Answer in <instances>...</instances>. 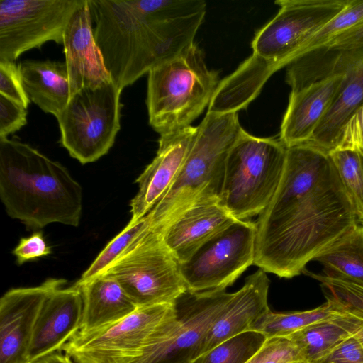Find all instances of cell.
<instances>
[{"label": "cell", "instance_id": "cell-33", "mask_svg": "<svg viewBox=\"0 0 363 363\" xmlns=\"http://www.w3.org/2000/svg\"><path fill=\"white\" fill-rule=\"evenodd\" d=\"M25 107L0 94V138H7L27 123Z\"/></svg>", "mask_w": 363, "mask_h": 363}, {"label": "cell", "instance_id": "cell-9", "mask_svg": "<svg viewBox=\"0 0 363 363\" xmlns=\"http://www.w3.org/2000/svg\"><path fill=\"white\" fill-rule=\"evenodd\" d=\"M104 273L118 281L138 308L175 304L188 291L179 262L149 223Z\"/></svg>", "mask_w": 363, "mask_h": 363}, {"label": "cell", "instance_id": "cell-11", "mask_svg": "<svg viewBox=\"0 0 363 363\" xmlns=\"http://www.w3.org/2000/svg\"><path fill=\"white\" fill-rule=\"evenodd\" d=\"M177 317L175 304L138 307L111 325L79 331L62 351L75 363H133L150 340Z\"/></svg>", "mask_w": 363, "mask_h": 363}, {"label": "cell", "instance_id": "cell-3", "mask_svg": "<svg viewBox=\"0 0 363 363\" xmlns=\"http://www.w3.org/2000/svg\"><path fill=\"white\" fill-rule=\"evenodd\" d=\"M0 198L27 229L58 223L77 227L82 189L60 162L17 140L0 138Z\"/></svg>", "mask_w": 363, "mask_h": 363}, {"label": "cell", "instance_id": "cell-37", "mask_svg": "<svg viewBox=\"0 0 363 363\" xmlns=\"http://www.w3.org/2000/svg\"><path fill=\"white\" fill-rule=\"evenodd\" d=\"M360 45H363V23L337 35L325 46L335 49H343Z\"/></svg>", "mask_w": 363, "mask_h": 363}, {"label": "cell", "instance_id": "cell-28", "mask_svg": "<svg viewBox=\"0 0 363 363\" xmlns=\"http://www.w3.org/2000/svg\"><path fill=\"white\" fill-rule=\"evenodd\" d=\"M267 340L262 333L250 330L220 343L191 363H246Z\"/></svg>", "mask_w": 363, "mask_h": 363}, {"label": "cell", "instance_id": "cell-34", "mask_svg": "<svg viewBox=\"0 0 363 363\" xmlns=\"http://www.w3.org/2000/svg\"><path fill=\"white\" fill-rule=\"evenodd\" d=\"M12 253L16 258L17 264L21 265L26 262L47 256L52 253V250L42 231L38 230L29 237L21 238Z\"/></svg>", "mask_w": 363, "mask_h": 363}, {"label": "cell", "instance_id": "cell-38", "mask_svg": "<svg viewBox=\"0 0 363 363\" xmlns=\"http://www.w3.org/2000/svg\"><path fill=\"white\" fill-rule=\"evenodd\" d=\"M278 338L267 339L262 347L246 363H263L275 347Z\"/></svg>", "mask_w": 363, "mask_h": 363}, {"label": "cell", "instance_id": "cell-4", "mask_svg": "<svg viewBox=\"0 0 363 363\" xmlns=\"http://www.w3.org/2000/svg\"><path fill=\"white\" fill-rule=\"evenodd\" d=\"M350 0H278L277 15L255 34L252 54L226 78L215 93L225 109L238 112L259 94L267 79L287 67L315 32L336 16Z\"/></svg>", "mask_w": 363, "mask_h": 363}, {"label": "cell", "instance_id": "cell-30", "mask_svg": "<svg viewBox=\"0 0 363 363\" xmlns=\"http://www.w3.org/2000/svg\"><path fill=\"white\" fill-rule=\"evenodd\" d=\"M320 282L326 300L339 311L363 320V287L357 284L306 272Z\"/></svg>", "mask_w": 363, "mask_h": 363}, {"label": "cell", "instance_id": "cell-5", "mask_svg": "<svg viewBox=\"0 0 363 363\" xmlns=\"http://www.w3.org/2000/svg\"><path fill=\"white\" fill-rule=\"evenodd\" d=\"M185 162L172 186L146 215L159 233L187 210L220 201L228 154L245 130L238 113L207 112Z\"/></svg>", "mask_w": 363, "mask_h": 363}, {"label": "cell", "instance_id": "cell-32", "mask_svg": "<svg viewBox=\"0 0 363 363\" xmlns=\"http://www.w3.org/2000/svg\"><path fill=\"white\" fill-rule=\"evenodd\" d=\"M0 94L26 109L30 102L24 89L18 65L15 62L0 61Z\"/></svg>", "mask_w": 363, "mask_h": 363}, {"label": "cell", "instance_id": "cell-20", "mask_svg": "<svg viewBox=\"0 0 363 363\" xmlns=\"http://www.w3.org/2000/svg\"><path fill=\"white\" fill-rule=\"evenodd\" d=\"M269 284L266 272L260 269L245 279L242 287L234 292L223 313L207 332L197 358L226 340L250 330L256 320L271 311Z\"/></svg>", "mask_w": 363, "mask_h": 363}, {"label": "cell", "instance_id": "cell-6", "mask_svg": "<svg viewBox=\"0 0 363 363\" xmlns=\"http://www.w3.org/2000/svg\"><path fill=\"white\" fill-rule=\"evenodd\" d=\"M220 80L196 43L148 72L150 125L160 136L191 126L209 105Z\"/></svg>", "mask_w": 363, "mask_h": 363}, {"label": "cell", "instance_id": "cell-25", "mask_svg": "<svg viewBox=\"0 0 363 363\" xmlns=\"http://www.w3.org/2000/svg\"><path fill=\"white\" fill-rule=\"evenodd\" d=\"M321 275L363 287V225L359 223L315 259Z\"/></svg>", "mask_w": 363, "mask_h": 363}, {"label": "cell", "instance_id": "cell-40", "mask_svg": "<svg viewBox=\"0 0 363 363\" xmlns=\"http://www.w3.org/2000/svg\"><path fill=\"white\" fill-rule=\"evenodd\" d=\"M354 335L357 338L363 347V320L361 319H359L358 327Z\"/></svg>", "mask_w": 363, "mask_h": 363}, {"label": "cell", "instance_id": "cell-22", "mask_svg": "<svg viewBox=\"0 0 363 363\" xmlns=\"http://www.w3.org/2000/svg\"><path fill=\"white\" fill-rule=\"evenodd\" d=\"M74 285L81 292L83 303L80 332L111 325L138 308L118 281L108 274Z\"/></svg>", "mask_w": 363, "mask_h": 363}, {"label": "cell", "instance_id": "cell-18", "mask_svg": "<svg viewBox=\"0 0 363 363\" xmlns=\"http://www.w3.org/2000/svg\"><path fill=\"white\" fill-rule=\"evenodd\" d=\"M82 298L74 284L59 288L46 299L38 318L29 350V363L62 351L80 330Z\"/></svg>", "mask_w": 363, "mask_h": 363}, {"label": "cell", "instance_id": "cell-10", "mask_svg": "<svg viewBox=\"0 0 363 363\" xmlns=\"http://www.w3.org/2000/svg\"><path fill=\"white\" fill-rule=\"evenodd\" d=\"M122 89L113 81L76 92L57 118L60 143L81 164L108 152L121 129Z\"/></svg>", "mask_w": 363, "mask_h": 363}, {"label": "cell", "instance_id": "cell-41", "mask_svg": "<svg viewBox=\"0 0 363 363\" xmlns=\"http://www.w3.org/2000/svg\"><path fill=\"white\" fill-rule=\"evenodd\" d=\"M301 363H303V362H301Z\"/></svg>", "mask_w": 363, "mask_h": 363}, {"label": "cell", "instance_id": "cell-8", "mask_svg": "<svg viewBox=\"0 0 363 363\" xmlns=\"http://www.w3.org/2000/svg\"><path fill=\"white\" fill-rule=\"evenodd\" d=\"M342 81L335 100L309 142L327 153L339 147L342 131L363 106V45L343 49L323 46L287 66L286 82L291 91L335 74Z\"/></svg>", "mask_w": 363, "mask_h": 363}, {"label": "cell", "instance_id": "cell-1", "mask_svg": "<svg viewBox=\"0 0 363 363\" xmlns=\"http://www.w3.org/2000/svg\"><path fill=\"white\" fill-rule=\"evenodd\" d=\"M359 223L328 153L288 147L278 188L255 221L254 265L293 278Z\"/></svg>", "mask_w": 363, "mask_h": 363}, {"label": "cell", "instance_id": "cell-13", "mask_svg": "<svg viewBox=\"0 0 363 363\" xmlns=\"http://www.w3.org/2000/svg\"><path fill=\"white\" fill-rule=\"evenodd\" d=\"M256 224L237 220L203 244L180 272L188 291L225 290L254 264Z\"/></svg>", "mask_w": 363, "mask_h": 363}, {"label": "cell", "instance_id": "cell-2", "mask_svg": "<svg viewBox=\"0 0 363 363\" xmlns=\"http://www.w3.org/2000/svg\"><path fill=\"white\" fill-rule=\"evenodd\" d=\"M94 35L113 82L133 84L194 43L203 0H89Z\"/></svg>", "mask_w": 363, "mask_h": 363}, {"label": "cell", "instance_id": "cell-14", "mask_svg": "<svg viewBox=\"0 0 363 363\" xmlns=\"http://www.w3.org/2000/svg\"><path fill=\"white\" fill-rule=\"evenodd\" d=\"M84 0H0V61L46 42L63 44L66 27Z\"/></svg>", "mask_w": 363, "mask_h": 363}, {"label": "cell", "instance_id": "cell-19", "mask_svg": "<svg viewBox=\"0 0 363 363\" xmlns=\"http://www.w3.org/2000/svg\"><path fill=\"white\" fill-rule=\"evenodd\" d=\"M342 81V74H335L291 91L279 137L286 147L309 142L332 106Z\"/></svg>", "mask_w": 363, "mask_h": 363}, {"label": "cell", "instance_id": "cell-26", "mask_svg": "<svg viewBox=\"0 0 363 363\" xmlns=\"http://www.w3.org/2000/svg\"><path fill=\"white\" fill-rule=\"evenodd\" d=\"M339 313L328 301L315 308L307 311L286 313L270 311L256 320L250 330L262 333L267 339L286 337L306 326L334 317Z\"/></svg>", "mask_w": 363, "mask_h": 363}, {"label": "cell", "instance_id": "cell-21", "mask_svg": "<svg viewBox=\"0 0 363 363\" xmlns=\"http://www.w3.org/2000/svg\"><path fill=\"white\" fill-rule=\"evenodd\" d=\"M237 220L220 201L211 202L187 210L157 233L182 264L206 241Z\"/></svg>", "mask_w": 363, "mask_h": 363}, {"label": "cell", "instance_id": "cell-36", "mask_svg": "<svg viewBox=\"0 0 363 363\" xmlns=\"http://www.w3.org/2000/svg\"><path fill=\"white\" fill-rule=\"evenodd\" d=\"M296 347L287 338L279 337L277 343L263 363H301Z\"/></svg>", "mask_w": 363, "mask_h": 363}, {"label": "cell", "instance_id": "cell-29", "mask_svg": "<svg viewBox=\"0 0 363 363\" xmlns=\"http://www.w3.org/2000/svg\"><path fill=\"white\" fill-rule=\"evenodd\" d=\"M362 23L363 0H350L343 10L304 42L295 53L293 61L325 46L337 35Z\"/></svg>", "mask_w": 363, "mask_h": 363}, {"label": "cell", "instance_id": "cell-7", "mask_svg": "<svg viewBox=\"0 0 363 363\" xmlns=\"http://www.w3.org/2000/svg\"><path fill=\"white\" fill-rule=\"evenodd\" d=\"M286 157L279 138H259L245 130L226 158L220 204L238 220L259 216L278 188Z\"/></svg>", "mask_w": 363, "mask_h": 363}, {"label": "cell", "instance_id": "cell-17", "mask_svg": "<svg viewBox=\"0 0 363 363\" xmlns=\"http://www.w3.org/2000/svg\"><path fill=\"white\" fill-rule=\"evenodd\" d=\"M62 45L72 96L83 88H95L113 81L94 38L89 0H84L72 16Z\"/></svg>", "mask_w": 363, "mask_h": 363}, {"label": "cell", "instance_id": "cell-35", "mask_svg": "<svg viewBox=\"0 0 363 363\" xmlns=\"http://www.w3.org/2000/svg\"><path fill=\"white\" fill-rule=\"evenodd\" d=\"M314 363H363V347L353 335Z\"/></svg>", "mask_w": 363, "mask_h": 363}, {"label": "cell", "instance_id": "cell-31", "mask_svg": "<svg viewBox=\"0 0 363 363\" xmlns=\"http://www.w3.org/2000/svg\"><path fill=\"white\" fill-rule=\"evenodd\" d=\"M147 225L148 220L146 216L135 221L130 220L126 226L105 246L76 282H85L103 274Z\"/></svg>", "mask_w": 363, "mask_h": 363}, {"label": "cell", "instance_id": "cell-15", "mask_svg": "<svg viewBox=\"0 0 363 363\" xmlns=\"http://www.w3.org/2000/svg\"><path fill=\"white\" fill-rule=\"evenodd\" d=\"M66 282L50 278L36 286L11 289L1 296L0 363H29V350L44 303Z\"/></svg>", "mask_w": 363, "mask_h": 363}, {"label": "cell", "instance_id": "cell-27", "mask_svg": "<svg viewBox=\"0 0 363 363\" xmlns=\"http://www.w3.org/2000/svg\"><path fill=\"white\" fill-rule=\"evenodd\" d=\"M340 182L363 223V153L350 148H337L329 154Z\"/></svg>", "mask_w": 363, "mask_h": 363}, {"label": "cell", "instance_id": "cell-42", "mask_svg": "<svg viewBox=\"0 0 363 363\" xmlns=\"http://www.w3.org/2000/svg\"><path fill=\"white\" fill-rule=\"evenodd\" d=\"M362 225H363V223H362Z\"/></svg>", "mask_w": 363, "mask_h": 363}, {"label": "cell", "instance_id": "cell-16", "mask_svg": "<svg viewBox=\"0 0 363 363\" xmlns=\"http://www.w3.org/2000/svg\"><path fill=\"white\" fill-rule=\"evenodd\" d=\"M198 127L189 126L160 136L156 156L136 179L138 191L130 203L131 218L145 217L167 192L194 144Z\"/></svg>", "mask_w": 363, "mask_h": 363}, {"label": "cell", "instance_id": "cell-24", "mask_svg": "<svg viewBox=\"0 0 363 363\" xmlns=\"http://www.w3.org/2000/svg\"><path fill=\"white\" fill-rule=\"evenodd\" d=\"M359 318L341 312L313 323L286 337L298 349L303 363L325 357L357 330Z\"/></svg>", "mask_w": 363, "mask_h": 363}, {"label": "cell", "instance_id": "cell-12", "mask_svg": "<svg viewBox=\"0 0 363 363\" xmlns=\"http://www.w3.org/2000/svg\"><path fill=\"white\" fill-rule=\"evenodd\" d=\"M233 295L225 290L187 291L175 303L177 318L150 340L133 363H191Z\"/></svg>", "mask_w": 363, "mask_h": 363}, {"label": "cell", "instance_id": "cell-23", "mask_svg": "<svg viewBox=\"0 0 363 363\" xmlns=\"http://www.w3.org/2000/svg\"><path fill=\"white\" fill-rule=\"evenodd\" d=\"M18 67L30 101L57 118L72 96L65 63L26 60Z\"/></svg>", "mask_w": 363, "mask_h": 363}, {"label": "cell", "instance_id": "cell-39", "mask_svg": "<svg viewBox=\"0 0 363 363\" xmlns=\"http://www.w3.org/2000/svg\"><path fill=\"white\" fill-rule=\"evenodd\" d=\"M31 363H75L62 351H57L38 359Z\"/></svg>", "mask_w": 363, "mask_h": 363}]
</instances>
